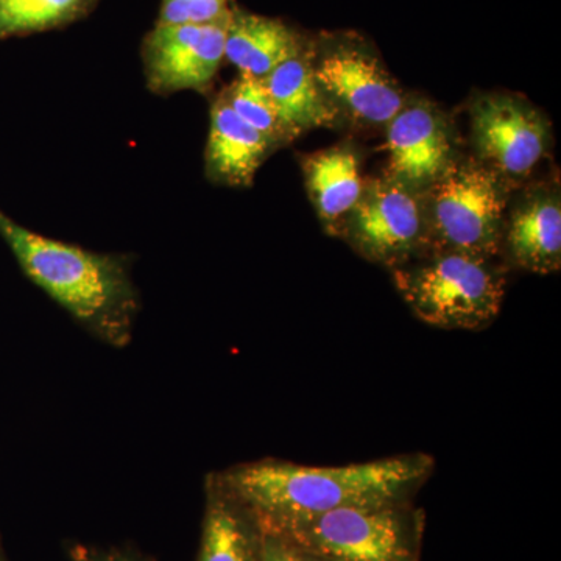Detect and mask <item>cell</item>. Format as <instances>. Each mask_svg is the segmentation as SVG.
Returning <instances> with one entry per match:
<instances>
[{
	"label": "cell",
	"mask_w": 561,
	"mask_h": 561,
	"mask_svg": "<svg viewBox=\"0 0 561 561\" xmlns=\"http://www.w3.org/2000/svg\"><path fill=\"white\" fill-rule=\"evenodd\" d=\"M72 561H151L128 549H98L76 546L70 551Z\"/></svg>",
	"instance_id": "cell-21"
},
{
	"label": "cell",
	"mask_w": 561,
	"mask_h": 561,
	"mask_svg": "<svg viewBox=\"0 0 561 561\" xmlns=\"http://www.w3.org/2000/svg\"><path fill=\"white\" fill-rule=\"evenodd\" d=\"M301 165L317 214L327 231L339 236L343 220L359 202L365 186L356 150L331 147L302 158Z\"/></svg>",
	"instance_id": "cell-15"
},
{
	"label": "cell",
	"mask_w": 561,
	"mask_h": 561,
	"mask_svg": "<svg viewBox=\"0 0 561 561\" xmlns=\"http://www.w3.org/2000/svg\"><path fill=\"white\" fill-rule=\"evenodd\" d=\"M0 561H9L5 559V557L2 556V553H0Z\"/></svg>",
	"instance_id": "cell-22"
},
{
	"label": "cell",
	"mask_w": 561,
	"mask_h": 561,
	"mask_svg": "<svg viewBox=\"0 0 561 561\" xmlns=\"http://www.w3.org/2000/svg\"><path fill=\"white\" fill-rule=\"evenodd\" d=\"M228 0H161L157 24H209L230 13Z\"/></svg>",
	"instance_id": "cell-19"
},
{
	"label": "cell",
	"mask_w": 561,
	"mask_h": 561,
	"mask_svg": "<svg viewBox=\"0 0 561 561\" xmlns=\"http://www.w3.org/2000/svg\"><path fill=\"white\" fill-rule=\"evenodd\" d=\"M470 116L476 160L511 187L529 179L551 146L549 121L522 95L479 94Z\"/></svg>",
	"instance_id": "cell-7"
},
{
	"label": "cell",
	"mask_w": 561,
	"mask_h": 561,
	"mask_svg": "<svg viewBox=\"0 0 561 561\" xmlns=\"http://www.w3.org/2000/svg\"><path fill=\"white\" fill-rule=\"evenodd\" d=\"M220 98L245 124L271 139L278 149L284 144H289L276 116L275 106L264 80L241 73L227 90L221 92Z\"/></svg>",
	"instance_id": "cell-18"
},
{
	"label": "cell",
	"mask_w": 561,
	"mask_h": 561,
	"mask_svg": "<svg viewBox=\"0 0 561 561\" xmlns=\"http://www.w3.org/2000/svg\"><path fill=\"white\" fill-rule=\"evenodd\" d=\"M95 0H0V39L51 31L90 13Z\"/></svg>",
	"instance_id": "cell-17"
},
{
	"label": "cell",
	"mask_w": 561,
	"mask_h": 561,
	"mask_svg": "<svg viewBox=\"0 0 561 561\" xmlns=\"http://www.w3.org/2000/svg\"><path fill=\"white\" fill-rule=\"evenodd\" d=\"M339 238L365 260L390 271L423 256L426 221L421 192L387 176L367 181L359 202L343 220Z\"/></svg>",
	"instance_id": "cell-6"
},
{
	"label": "cell",
	"mask_w": 561,
	"mask_h": 561,
	"mask_svg": "<svg viewBox=\"0 0 561 561\" xmlns=\"http://www.w3.org/2000/svg\"><path fill=\"white\" fill-rule=\"evenodd\" d=\"M261 561H323L279 535L262 530Z\"/></svg>",
	"instance_id": "cell-20"
},
{
	"label": "cell",
	"mask_w": 561,
	"mask_h": 561,
	"mask_svg": "<svg viewBox=\"0 0 561 561\" xmlns=\"http://www.w3.org/2000/svg\"><path fill=\"white\" fill-rule=\"evenodd\" d=\"M276 149L271 139L245 124L220 95L214 101L205 151V172L213 183L251 186L262 162Z\"/></svg>",
	"instance_id": "cell-12"
},
{
	"label": "cell",
	"mask_w": 561,
	"mask_h": 561,
	"mask_svg": "<svg viewBox=\"0 0 561 561\" xmlns=\"http://www.w3.org/2000/svg\"><path fill=\"white\" fill-rule=\"evenodd\" d=\"M262 80L289 142L313 128L337 124L339 113L313 76L311 51L302 49Z\"/></svg>",
	"instance_id": "cell-14"
},
{
	"label": "cell",
	"mask_w": 561,
	"mask_h": 561,
	"mask_svg": "<svg viewBox=\"0 0 561 561\" xmlns=\"http://www.w3.org/2000/svg\"><path fill=\"white\" fill-rule=\"evenodd\" d=\"M432 470L434 459L427 454H405L345 467L265 459L236 465L219 476L261 529H275L337 508L411 502Z\"/></svg>",
	"instance_id": "cell-1"
},
{
	"label": "cell",
	"mask_w": 561,
	"mask_h": 561,
	"mask_svg": "<svg viewBox=\"0 0 561 561\" xmlns=\"http://www.w3.org/2000/svg\"><path fill=\"white\" fill-rule=\"evenodd\" d=\"M412 312L440 330L481 331L494 323L505 298V273L496 257L443 251L391 271Z\"/></svg>",
	"instance_id": "cell-3"
},
{
	"label": "cell",
	"mask_w": 561,
	"mask_h": 561,
	"mask_svg": "<svg viewBox=\"0 0 561 561\" xmlns=\"http://www.w3.org/2000/svg\"><path fill=\"white\" fill-rule=\"evenodd\" d=\"M323 561H420L424 515L411 502L343 507L275 529Z\"/></svg>",
	"instance_id": "cell-5"
},
{
	"label": "cell",
	"mask_w": 561,
	"mask_h": 561,
	"mask_svg": "<svg viewBox=\"0 0 561 561\" xmlns=\"http://www.w3.org/2000/svg\"><path fill=\"white\" fill-rule=\"evenodd\" d=\"M387 179L426 191L457 160L456 138L445 114L423 99L405 101L387 124Z\"/></svg>",
	"instance_id": "cell-10"
},
{
	"label": "cell",
	"mask_w": 561,
	"mask_h": 561,
	"mask_svg": "<svg viewBox=\"0 0 561 561\" xmlns=\"http://www.w3.org/2000/svg\"><path fill=\"white\" fill-rule=\"evenodd\" d=\"M518 198V197H516ZM523 271L551 275L561 268V201L559 186H538L508 203L502 249Z\"/></svg>",
	"instance_id": "cell-11"
},
{
	"label": "cell",
	"mask_w": 561,
	"mask_h": 561,
	"mask_svg": "<svg viewBox=\"0 0 561 561\" xmlns=\"http://www.w3.org/2000/svg\"><path fill=\"white\" fill-rule=\"evenodd\" d=\"M230 13L209 24L154 25L140 49L147 84L154 94L208 90L225 60Z\"/></svg>",
	"instance_id": "cell-9"
},
{
	"label": "cell",
	"mask_w": 561,
	"mask_h": 561,
	"mask_svg": "<svg viewBox=\"0 0 561 561\" xmlns=\"http://www.w3.org/2000/svg\"><path fill=\"white\" fill-rule=\"evenodd\" d=\"M205 515L197 561H261L262 530L253 513L221 481L206 478Z\"/></svg>",
	"instance_id": "cell-13"
},
{
	"label": "cell",
	"mask_w": 561,
	"mask_h": 561,
	"mask_svg": "<svg viewBox=\"0 0 561 561\" xmlns=\"http://www.w3.org/2000/svg\"><path fill=\"white\" fill-rule=\"evenodd\" d=\"M511 191L476 158H457L440 179L421 192L426 221L424 254L456 251L497 257Z\"/></svg>",
	"instance_id": "cell-4"
},
{
	"label": "cell",
	"mask_w": 561,
	"mask_h": 561,
	"mask_svg": "<svg viewBox=\"0 0 561 561\" xmlns=\"http://www.w3.org/2000/svg\"><path fill=\"white\" fill-rule=\"evenodd\" d=\"M312 68L339 116L362 127H387L408 101L382 61L362 47L341 44L312 54Z\"/></svg>",
	"instance_id": "cell-8"
},
{
	"label": "cell",
	"mask_w": 561,
	"mask_h": 561,
	"mask_svg": "<svg viewBox=\"0 0 561 561\" xmlns=\"http://www.w3.org/2000/svg\"><path fill=\"white\" fill-rule=\"evenodd\" d=\"M0 238L25 276L99 341L131 342L140 302L125 254L95 253L22 227L0 209Z\"/></svg>",
	"instance_id": "cell-2"
},
{
	"label": "cell",
	"mask_w": 561,
	"mask_h": 561,
	"mask_svg": "<svg viewBox=\"0 0 561 561\" xmlns=\"http://www.w3.org/2000/svg\"><path fill=\"white\" fill-rule=\"evenodd\" d=\"M305 49L297 33L279 20L231 9L225 36V60L239 72L265 79L280 62Z\"/></svg>",
	"instance_id": "cell-16"
}]
</instances>
